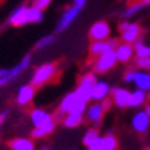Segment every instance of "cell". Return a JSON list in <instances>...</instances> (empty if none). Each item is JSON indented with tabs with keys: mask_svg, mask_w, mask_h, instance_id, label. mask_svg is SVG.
<instances>
[{
	"mask_svg": "<svg viewBox=\"0 0 150 150\" xmlns=\"http://www.w3.org/2000/svg\"><path fill=\"white\" fill-rule=\"evenodd\" d=\"M59 74V63L57 62H48V63H42L38 68H35L32 78H30V84L35 87H41L50 81H53L54 77Z\"/></svg>",
	"mask_w": 150,
	"mask_h": 150,
	"instance_id": "cell-1",
	"label": "cell"
},
{
	"mask_svg": "<svg viewBox=\"0 0 150 150\" xmlns=\"http://www.w3.org/2000/svg\"><path fill=\"white\" fill-rule=\"evenodd\" d=\"M119 35H120V41L126 42V44H135L138 39H141L143 35V27L135 21H128L123 20L119 24Z\"/></svg>",
	"mask_w": 150,
	"mask_h": 150,
	"instance_id": "cell-2",
	"label": "cell"
},
{
	"mask_svg": "<svg viewBox=\"0 0 150 150\" xmlns=\"http://www.w3.org/2000/svg\"><path fill=\"white\" fill-rule=\"evenodd\" d=\"M117 63H119V60H117L114 51L105 53V54H102V56H99V57L93 59L92 72H95L96 75L107 74V72H110L111 69H114Z\"/></svg>",
	"mask_w": 150,
	"mask_h": 150,
	"instance_id": "cell-3",
	"label": "cell"
},
{
	"mask_svg": "<svg viewBox=\"0 0 150 150\" xmlns=\"http://www.w3.org/2000/svg\"><path fill=\"white\" fill-rule=\"evenodd\" d=\"M98 81V75L95 72H86L83 74L80 80H78V86H77V93L84 99V101L90 102L92 101V92H93V87Z\"/></svg>",
	"mask_w": 150,
	"mask_h": 150,
	"instance_id": "cell-4",
	"label": "cell"
},
{
	"mask_svg": "<svg viewBox=\"0 0 150 150\" xmlns=\"http://www.w3.org/2000/svg\"><path fill=\"white\" fill-rule=\"evenodd\" d=\"M119 39L116 38H110V39L105 41H92V44L89 45V56L90 59H96L99 56H102L105 53L114 51L116 47L119 45Z\"/></svg>",
	"mask_w": 150,
	"mask_h": 150,
	"instance_id": "cell-5",
	"label": "cell"
},
{
	"mask_svg": "<svg viewBox=\"0 0 150 150\" xmlns=\"http://www.w3.org/2000/svg\"><path fill=\"white\" fill-rule=\"evenodd\" d=\"M83 9H80V8H77V6H74V5H71L69 8H66L65 9V12L62 14V17L59 18V21H57V26H56V32L57 33H60V32H65L71 24L78 18V15H80V12H81Z\"/></svg>",
	"mask_w": 150,
	"mask_h": 150,
	"instance_id": "cell-6",
	"label": "cell"
},
{
	"mask_svg": "<svg viewBox=\"0 0 150 150\" xmlns=\"http://www.w3.org/2000/svg\"><path fill=\"white\" fill-rule=\"evenodd\" d=\"M89 38L92 41H105L111 38V26L101 20V21H96L92 24V27L89 29Z\"/></svg>",
	"mask_w": 150,
	"mask_h": 150,
	"instance_id": "cell-7",
	"label": "cell"
},
{
	"mask_svg": "<svg viewBox=\"0 0 150 150\" xmlns=\"http://www.w3.org/2000/svg\"><path fill=\"white\" fill-rule=\"evenodd\" d=\"M111 101L117 108L125 110L129 108V102H131V92L126 87H112L111 89Z\"/></svg>",
	"mask_w": 150,
	"mask_h": 150,
	"instance_id": "cell-8",
	"label": "cell"
},
{
	"mask_svg": "<svg viewBox=\"0 0 150 150\" xmlns=\"http://www.w3.org/2000/svg\"><path fill=\"white\" fill-rule=\"evenodd\" d=\"M27 12H29V6H27V5H20V6H17L14 11L11 12V15H9V18H8V23L11 24L12 27L26 26V24H29Z\"/></svg>",
	"mask_w": 150,
	"mask_h": 150,
	"instance_id": "cell-9",
	"label": "cell"
},
{
	"mask_svg": "<svg viewBox=\"0 0 150 150\" xmlns=\"http://www.w3.org/2000/svg\"><path fill=\"white\" fill-rule=\"evenodd\" d=\"M105 112H107V110L102 105V102H93L90 105H87L86 119H87V122L92 123V125H99L102 122Z\"/></svg>",
	"mask_w": 150,
	"mask_h": 150,
	"instance_id": "cell-10",
	"label": "cell"
},
{
	"mask_svg": "<svg viewBox=\"0 0 150 150\" xmlns=\"http://www.w3.org/2000/svg\"><path fill=\"white\" fill-rule=\"evenodd\" d=\"M35 93H36V87L32 86L30 83L29 84H23L20 89L17 90V95H15V102L17 105H21V107H27L35 98Z\"/></svg>",
	"mask_w": 150,
	"mask_h": 150,
	"instance_id": "cell-11",
	"label": "cell"
},
{
	"mask_svg": "<svg viewBox=\"0 0 150 150\" xmlns=\"http://www.w3.org/2000/svg\"><path fill=\"white\" fill-rule=\"evenodd\" d=\"M111 89L112 87L110 86L108 81L98 80L95 87H93V92H92V101L93 102H102L105 99H108L111 95Z\"/></svg>",
	"mask_w": 150,
	"mask_h": 150,
	"instance_id": "cell-12",
	"label": "cell"
},
{
	"mask_svg": "<svg viewBox=\"0 0 150 150\" xmlns=\"http://www.w3.org/2000/svg\"><path fill=\"white\" fill-rule=\"evenodd\" d=\"M131 125L135 132L138 134H144L147 132V129L150 128V117L146 114V111H137L131 119Z\"/></svg>",
	"mask_w": 150,
	"mask_h": 150,
	"instance_id": "cell-13",
	"label": "cell"
},
{
	"mask_svg": "<svg viewBox=\"0 0 150 150\" xmlns=\"http://www.w3.org/2000/svg\"><path fill=\"white\" fill-rule=\"evenodd\" d=\"M29 117H30V122H32V125H33V128L42 126V125L48 123L50 120L56 119V117L51 114V112H50V111L42 110V108H33V110L30 111Z\"/></svg>",
	"mask_w": 150,
	"mask_h": 150,
	"instance_id": "cell-14",
	"label": "cell"
},
{
	"mask_svg": "<svg viewBox=\"0 0 150 150\" xmlns=\"http://www.w3.org/2000/svg\"><path fill=\"white\" fill-rule=\"evenodd\" d=\"M78 98H80V95L77 93V90L66 93L63 98H62V101H60V104H59L57 114H59V116H66L68 112L72 110V107L75 105V102L78 101Z\"/></svg>",
	"mask_w": 150,
	"mask_h": 150,
	"instance_id": "cell-15",
	"label": "cell"
},
{
	"mask_svg": "<svg viewBox=\"0 0 150 150\" xmlns=\"http://www.w3.org/2000/svg\"><path fill=\"white\" fill-rule=\"evenodd\" d=\"M116 57L119 60V63H128V62L134 57V44H126V42H119V45L114 50Z\"/></svg>",
	"mask_w": 150,
	"mask_h": 150,
	"instance_id": "cell-16",
	"label": "cell"
},
{
	"mask_svg": "<svg viewBox=\"0 0 150 150\" xmlns=\"http://www.w3.org/2000/svg\"><path fill=\"white\" fill-rule=\"evenodd\" d=\"M56 126H57V120H56V119H53V120H50L48 123L42 125V126L33 128V131H32V137H33L35 140H41V138H45V137L51 135V134L54 132Z\"/></svg>",
	"mask_w": 150,
	"mask_h": 150,
	"instance_id": "cell-17",
	"label": "cell"
},
{
	"mask_svg": "<svg viewBox=\"0 0 150 150\" xmlns=\"http://www.w3.org/2000/svg\"><path fill=\"white\" fill-rule=\"evenodd\" d=\"M30 65H32V56H30V54L23 56L18 63H17L14 68H11V78H12V80H17L23 72H26V71L30 68Z\"/></svg>",
	"mask_w": 150,
	"mask_h": 150,
	"instance_id": "cell-18",
	"label": "cell"
},
{
	"mask_svg": "<svg viewBox=\"0 0 150 150\" xmlns=\"http://www.w3.org/2000/svg\"><path fill=\"white\" fill-rule=\"evenodd\" d=\"M11 150H35V141L27 137H17L9 141Z\"/></svg>",
	"mask_w": 150,
	"mask_h": 150,
	"instance_id": "cell-19",
	"label": "cell"
},
{
	"mask_svg": "<svg viewBox=\"0 0 150 150\" xmlns=\"http://www.w3.org/2000/svg\"><path fill=\"white\" fill-rule=\"evenodd\" d=\"M134 84L137 89H141L144 92H150V74L147 71H137Z\"/></svg>",
	"mask_w": 150,
	"mask_h": 150,
	"instance_id": "cell-20",
	"label": "cell"
},
{
	"mask_svg": "<svg viewBox=\"0 0 150 150\" xmlns=\"http://www.w3.org/2000/svg\"><path fill=\"white\" fill-rule=\"evenodd\" d=\"M119 149V140L112 134V131H108L107 135L101 137V150H117Z\"/></svg>",
	"mask_w": 150,
	"mask_h": 150,
	"instance_id": "cell-21",
	"label": "cell"
},
{
	"mask_svg": "<svg viewBox=\"0 0 150 150\" xmlns=\"http://www.w3.org/2000/svg\"><path fill=\"white\" fill-rule=\"evenodd\" d=\"M147 101V92L141 90V89H135L134 92H131V102H129V108H138L143 107Z\"/></svg>",
	"mask_w": 150,
	"mask_h": 150,
	"instance_id": "cell-22",
	"label": "cell"
},
{
	"mask_svg": "<svg viewBox=\"0 0 150 150\" xmlns=\"http://www.w3.org/2000/svg\"><path fill=\"white\" fill-rule=\"evenodd\" d=\"M144 3H141V2H132L126 9H125L123 12H122V18L123 20H128V18H131V17H134V15H137L138 12H141L143 9H144Z\"/></svg>",
	"mask_w": 150,
	"mask_h": 150,
	"instance_id": "cell-23",
	"label": "cell"
},
{
	"mask_svg": "<svg viewBox=\"0 0 150 150\" xmlns=\"http://www.w3.org/2000/svg\"><path fill=\"white\" fill-rule=\"evenodd\" d=\"M99 138H101V134H99V129L98 128H90V129H87L84 137H83V144L86 147H89L92 146L93 143H96Z\"/></svg>",
	"mask_w": 150,
	"mask_h": 150,
	"instance_id": "cell-24",
	"label": "cell"
},
{
	"mask_svg": "<svg viewBox=\"0 0 150 150\" xmlns=\"http://www.w3.org/2000/svg\"><path fill=\"white\" fill-rule=\"evenodd\" d=\"M63 126L65 128H78L84 120V116H75V114H66L63 119Z\"/></svg>",
	"mask_w": 150,
	"mask_h": 150,
	"instance_id": "cell-25",
	"label": "cell"
},
{
	"mask_svg": "<svg viewBox=\"0 0 150 150\" xmlns=\"http://www.w3.org/2000/svg\"><path fill=\"white\" fill-rule=\"evenodd\" d=\"M134 51H135V57H150V45L138 39L134 44Z\"/></svg>",
	"mask_w": 150,
	"mask_h": 150,
	"instance_id": "cell-26",
	"label": "cell"
},
{
	"mask_svg": "<svg viewBox=\"0 0 150 150\" xmlns=\"http://www.w3.org/2000/svg\"><path fill=\"white\" fill-rule=\"evenodd\" d=\"M27 17H29V24H38L44 20V11L35 8L33 5L29 6V12H27Z\"/></svg>",
	"mask_w": 150,
	"mask_h": 150,
	"instance_id": "cell-27",
	"label": "cell"
},
{
	"mask_svg": "<svg viewBox=\"0 0 150 150\" xmlns=\"http://www.w3.org/2000/svg\"><path fill=\"white\" fill-rule=\"evenodd\" d=\"M53 42H54V36H53V35H45V36H42L41 39L36 42V50L39 51V50L48 48V47L51 45Z\"/></svg>",
	"mask_w": 150,
	"mask_h": 150,
	"instance_id": "cell-28",
	"label": "cell"
},
{
	"mask_svg": "<svg viewBox=\"0 0 150 150\" xmlns=\"http://www.w3.org/2000/svg\"><path fill=\"white\" fill-rule=\"evenodd\" d=\"M135 68L140 71H150V57H137L135 59Z\"/></svg>",
	"mask_w": 150,
	"mask_h": 150,
	"instance_id": "cell-29",
	"label": "cell"
},
{
	"mask_svg": "<svg viewBox=\"0 0 150 150\" xmlns=\"http://www.w3.org/2000/svg\"><path fill=\"white\" fill-rule=\"evenodd\" d=\"M9 81H12L11 78V69H0V87L6 86Z\"/></svg>",
	"mask_w": 150,
	"mask_h": 150,
	"instance_id": "cell-30",
	"label": "cell"
},
{
	"mask_svg": "<svg viewBox=\"0 0 150 150\" xmlns=\"http://www.w3.org/2000/svg\"><path fill=\"white\" fill-rule=\"evenodd\" d=\"M135 75H137V69H134V68L126 69V71H125V74H123V81L126 83V84L134 83V80H135Z\"/></svg>",
	"mask_w": 150,
	"mask_h": 150,
	"instance_id": "cell-31",
	"label": "cell"
},
{
	"mask_svg": "<svg viewBox=\"0 0 150 150\" xmlns=\"http://www.w3.org/2000/svg\"><path fill=\"white\" fill-rule=\"evenodd\" d=\"M53 0H32V5L38 9H41V11H45L50 5H51Z\"/></svg>",
	"mask_w": 150,
	"mask_h": 150,
	"instance_id": "cell-32",
	"label": "cell"
},
{
	"mask_svg": "<svg viewBox=\"0 0 150 150\" xmlns=\"http://www.w3.org/2000/svg\"><path fill=\"white\" fill-rule=\"evenodd\" d=\"M86 3H87V0H72V5L80 8V9H83L86 6Z\"/></svg>",
	"mask_w": 150,
	"mask_h": 150,
	"instance_id": "cell-33",
	"label": "cell"
},
{
	"mask_svg": "<svg viewBox=\"0 0 150 150\" xmlns=\"http://www.w3.org/2000/svg\"><path fill=\"white\" fill-rule=\"evenodd\" d=\"M101 137H102V135H101ZM87 150H101V138H99L96 143H93L92 146L87 147Z\"/></svg>",
	"mask_w": 150,
	"mask_h": 150,
	"instance_id": "cell-34",
	"label": "cell"
},
{
	"mask_svg": "<svg viewBox=\"0 0 150 150\" xmlns=\"http://www.w3.org/2000/svg\"><path fill=\"white\" fill-rule=\"evenodd\" d=\"M6 116H8V111H2V112H0V128H2V125H3Z\"/></svg>",
	"mask_w": 150,
	"mask_h": 150,
	"instance_id": "cell-35",
	"label": "cell"
},
{
	"mask_svg": "<svg viewBox=\"0 0 150 150\" xmlns=\"http://www.w3.org/2000/svg\"><path fill=\"white\" fill-rule=\"evenodd\" d=\"M144 111H146V114L150 117V104H146V107H144Z\"/></svg>",
	"mask_w": 150,
	"mask_h": 150,
	"instance_id": "cell-36",
	"label": "cell"
},
{
	"mask_svg": "<svg viewBox=\"0 0 150 150\" xmlns=\"http://www.w3.org/2000/svg\"><path fill=\"white\" fill-rule=\"evenodd\" d=\"M141 3H144V5H150V0H140Z\"/></svg>",
	"mask_w": 150,
	"mask_h": 150,
	"instance_id": "cell-37",
	"label": "cell"
},
{
	"mask_svg": "<svg viewBox=\"0 0 150 150\" xmlns=\"http://www.w3.org/2000/svg\"><path fill=\"white\" fill-rule=\"evenodd\" d=\"M39 150H51V149H50V147H48V146H44V147H41V149H39Z\"/></svg>",
	"mask_w": 150,
	"mask_h": 150,
	"instance_id": "cell-38",
	"label": "cell"
},
{
	"mask_svg": "<svg viewBox=\"0 0 150 150\" xmlns=\"http://www.w3.org/2000/svg\"><path fill=\"white\" fill-rule=\"evenodd\" d=\"M147 101H149V104H150V92H147Z\"/></svg>",
	"mask_w": 150,
	"mask_h": 150,
	"instance_id": "cell-39",
	"label": "cell"
},
{
	"mask_svg": "<svg viewBox=\"0 0 150 150\" xmlns=\"http://www.w3.org/2000/svg\"><path fill=\"white\" fill-rule=\"evenodd\" d=\"M144 150H150V147H149V146H147V147H146V149H144Z\"/></svg>",
	"mask_w": 150,
	"mask_h": 150,
	"instance_id": "cell-40",
	"label": "cell"
},
{
	"mask_svg": "<svg viewBox=\"0 0 150 150\" xmlns=\"http://www.w3.org/2000/svg\"><path fill=\"white\" fill-rule=\"evenodd\" d=\"M147 146H149V147H150V140H149V144H147Z\"/></svg>",
	"mask_w": 150,
	"mask_h": 150,
	"instance_id": "cell-41",
	"label": "cell"
}]
</instances>
